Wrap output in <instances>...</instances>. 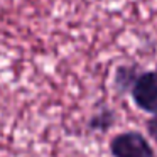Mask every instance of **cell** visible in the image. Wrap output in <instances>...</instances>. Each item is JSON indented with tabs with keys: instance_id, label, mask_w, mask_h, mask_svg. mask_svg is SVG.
Wrapping results in <instances>:
<instances>
[{
	"instance_id": "1",
	"label": "cell",
	"mask_w": 157,
	"mask_h": 157,
	"mask_svg": "<svg viewBox=\"0 0 157 157\" xmlns=\"http://www.w3.org/2000/svg\"><path fill=\"white\" fill-rule=\"evenodd\" d=\"M112 157H157L152 144L139 130H125L110 140Z\"/></svg>"
},
{
	"instance_id": "2",
	"label": "cell",
	"mask_w": 157,
	"mask_h": 157,
	"mask_svg": "<svg viewBox=\"0 0 157 157\" xmlns=\"http://www.w3.org/2000/svg\"><path fill=\"white\" fill-rule=\"evenodd\" d=\"M130 96L137 108L157 117V68L139 73Z\"/></svg>"
},
{
	"instance_id": "3",
	"label": "cell",
	"mask_w": 157,
	"mask_h": 157,
	"mask_svg": "<svg viewBox=\"0 0 157 157\" xmlns=\"http://www.w3.org/2000/svg\"><path fill=\"white\" fill-rule=\"evenodd\" d=\"M117 123V113L113 108L110 106H101L100 110H96L91 117H90L88 123H86V128L90 132L95 133H105L112 128Z\"/></svg>"
},
{
	"instance_id": "4",
	"label": "cell",
	"mask_w": 157,
	"mask_h": 157,
	"mask_svg": "<svg viewBox=\"0 0 157 157\" xmlns=\"http://www.w3.org/2000/svg\"><path fill=\"white\" fill-rule=\"evenodd\" d=\"M140 69L135 64H122L115 69V76H113V86L120 95H125L132 90L133 83H135L137 76H139Z\"/></svg>"
},
{
	"instance_id": "5",
	"label": "cell",
	"mask_w": 157,
	"mask_h": 157,
	"mask_svg": "<svg viewBox=\"0 0 157 157\" xmlns=\"http://www.w3.org/2000/svg\"><path fill=\"white\" fill-rule=\"evenodd\" d=\"M147 133L150 135V139H154V142H157V117H150L145 123Z\"/></svg>"
}]
</instances>
